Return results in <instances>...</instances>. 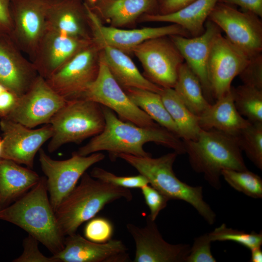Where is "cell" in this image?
I'll use <instances>...</instances> for the list:
<instances>
[{
  "instance_id": "cell-30",
  "label": "cell",
  "mask_w": 262,
  "mask_h": 262,
  "mask_svg": "<svg viewBox=\"0 0 262 262\" xmlns=\"http://www.w3.org/2000/svg\"><path fill=\"white\" fill-rule=\"evenodd\" d=\"M124 90L131 100L153 120L180 138L179 131L165 107L159 93L138 88Z\"/></svg>"
},
{
  "instance_id": "cell-20",
  "label": "cell",
  "mask_w": 262,
  "mask_h": 262,
  "mask_svg": "<svg viewBox=\"0 0 262 262\" xmlns=\"http://www.w3.org/2000/svg\"><path fill=\"white\" fill-rule=\"evenodd\" d=\"M23 54L9 35L0 33V83L18 97L39 76L33 63Z\"/></svg>"
},
{
  "instance_id": "cell-10",
  "label": "cell",
  "mask_w": 262,
  "mask_h": 262,
  "mask_svg": "<svg viewBox=\"0 0 262 262\" xmlns=\"http://www.w3.org/2000/svg\"><path fill=\"white\" fill-rule=\"evenodd\" d=\"M133 53L141 63L144 76L162 88H174L179 70L184 62L169 36L145 41L134 48Z\"/></svg>"
},
{
  "instance_id": "cell-12",
  "label": "cell",
  "mask_w": 262,
  "mask_h": 262,
  "mask_svg": "<svg viewBox=\"0 0 262 262\" xmlns=\"http://www.w3.org/2000/svg\"><path fill=\"white\" fill-rule=\"evenodd\" d=\"M49 0H12V30L9 35L32 61L47 30Z\"/></svg>"
},
{
  "instance_id": "cell-5",
  "label": "cell",
  "mask_w": 262,
  "mask_h": 262,
  "mask_svg": "<svg viewBox=\"0 0 262 262\" xmlns=\"http://www.w3.org/2000/svg\"><path fill=\"white\" fill-rule=\"evenodd\" d=\"M178 154L175 151L158 158L139 157L122 154L120 158L145 176L149 184L169 200H181L192 206L210 225L216 220V214L204 200L203 187L192 186L181 181L175 175L173 165Z\"/></svg>"
},
{
  "instance_id": "cell-38",
  "label": "cell",
  "mask_w": 262,
  "mask_h": 262,
  "mask_svg": "<svg viewBox=\"0 0 262 262\" xmlns=\"http://www.w3.org/2000/svg\"><path fill=\"white\" fill-rule=\"evenodd\" d=\"M140 189L150 211L148 215L151 220L155 221L160 212L167 206L170 200L149 184Z\"/></svg>"
},
{
  "instance_id": "cell-35",
  "label": "cell",
  "mask_w": 262,
  "mask_h": 262,
  "mask_svg": "<svg viewBox=\"0 0 262 262\" xmlns=\"http://www.w3.org/2000/svg\"><path fill=\"white\" fill-rule=\"evenodd\" d=\"M90 175L95 179L114 185L127 188H141L149 184L147 179L139 174L135 176H119L105 169L95 167L90 172Z\"/></svg>"
},
{
  "instance_id": "cell-8",
  "label": "cell",
  "mask_w": 262,
  "mask_h": 262,
  "mask_svg": "<svg viewBox=\"0 0 262 262\" xmlns=\"http://www.w3.org/2000/svg\"><path fill=\"white\" fill-rule=\"evenodd\" d=\"M100 49L95 42L86 46L46 79L59 95L77 99L97 77Z\"/></svg>"
},
{
  "instance_id": "cell-24",
  "label": "cell",
  "mask_w": 262,
  "mask_h": 262,
  "mask_svg": "<svg viewBox=\"0 0 262 262\" xmlns=\"http://www.w3.org/2000/svg\"><path fill=\"white\" fill-rule=\"evenodd\" d=\"M91 9L102 23L104 22L110 26L121 28L134 23L144 14L154 13L153 11L157 9V0H98Z\"/></svg>"
},
{
  "instance_id": "cell-31",
  "label": "cell",
  "mask_w": 262,
  "mask_h": 262,
  "mask_svg": "<svg viewBox=\"0 0 262 262\" xmlns=\"http://www.w3.org/2000/svg\"><path fill=\"white\" fill-rule=\"evenodd\" d=\"M231 90L239 113L251 123L262 122V89L243 84Z\"/></svg>"
},
{
  "instance_id": "cell-7",
  "label": "cell",
  "mask_w": 262,
  "mask_h": 262,
  "mask_svg": "<svg viewBox=\"0 0 262 262\" xmlns=\"http://www.w3.org/2000/svg\"><path fill=\"white\" fill-rule=\"evenodd\" d=\"M104 158L105 155L99 152L82 156L74 151L69 159L56 160L49 156L43 148L40 149L39 161L45 175L50 202L54 212L75 187L86 171Z\"/></svg>"
},
{
  "instance_id": "cell-17",
  "label": "cell",
  "mask_w": 262,
  "mask_h": 262,
  "mask_svg": "<svg viewBox=\"0 0 262 262\" xmlns=\"http://www.w3.org/2000/svg\"><path fill=\"white\" fill-rule=\"evenodd\" d=\"M135 245L134 262H185L190 246L171 244L164 240L155 221L146 217L143 227L131 223L126 225Z\"/></svg>"
},
{
  "instance_id": "cell-43",
  "label": "cell",
  "mask_w": 262,
  "mask_h": 262,
  "mask_svg": "<svg viewBox=\"0 0 262 262\" xmlns=\"http://www.w3.org/2000/svg\"><path fill=\"white\" fill-rule=\"evenodd\" d=\"M195 0H157V13L167 14L177 11Z\"/></svg>"
},
{
  "instance_id": "cell-15",
  "label": "cell",
  "mask_w": 262,
  "mask_h": 262,
  "mask_svg": "<svg viewBox=\"0 0 262 262\" xmlns=\"http://www.w3.org/2000/svg\"><path fill=\"white\" fill-rule=\"evenodd\" d=\"M3 141L1 158L33 169L36 154L53 133L50 124L32 129L6 117L0 118Z\"/></svg>"
},
{
  "instance_id": "cell-36",
  "label": "cell",
  "mask_w": 262,
  "mask_h": 262,
  "mask_svg": "<svg viewBox=\"0 0 262 262\" xmlns=\"http://www.w3.org/2000/svg\"><path fill=\"white\" fill-rule=\"evenodd\" d=\"M114 230L113 224L109 219L95 216L87 221L83 233L87 240L95 243H104L112 239Z\"/></svg>"
},
{
  "instance_id": "cell-44",
  "label": "cell",
  "mask_w": 262,
  "mask_h": 262,
  "mask_svg": "<svg viewBox=\"0 0 262 262\" xmlns=\"http://www.w3.org/2000/svg\"><path fill=\"white\" fill-rule=\"evenodd\" d=\"M251 250L250 262H262V250L261 247H258Z\"/></svg>"
},
{
  "instance_id": "cell-19",
  "label": "cell",
  "mask_w": 262,
  "mask_h": 262,
  "mask_svg": "<svg viewBox=\"0 0 262 262\" xmlns=\"http://www.w3.org/2000/svg\"><path fill=\"white\" fill-rule=\"evenodd\" d=\"M221 30L207 19L205 31L200 35L189 37L173 35L169 37L182 55L185 63L199 80L204 96L210 104L213 103L209 81L207 65L213 41Z\"/></svg>"
},
{
  "instance_id": "cell-29",
  "label": "cell",
  "mask_w": 262,
  "mask_h": 262,
  "mask_svg": "<svg viewBox=\"0 0 262 262\" xmlns=\"http://www.w3.org/2000/svg\"><path fill=\"white\" fill-rule=\"evenodd\" d=\"M174 89L188 109L198 117L211 104L198 78L185 62L180 67Z\"/></svg>"
},
{
  "instance_id": "cell-39",
  "label": "cell",
  "mask_w": 262,
  "mask_h": 262,
  "mask_svg": "<svg viewBox=\"0 0 262 262\" xmlns=\"http://www.w3.org/2000/svg\"><path fill=\"white\" fill-rule=\"evenodd\" d=\"M244 84L262 89V55L250 58L245 67L238 75Z\"/></svg>"
},
{
  "instance_id": "cell-26",
  "label": "cell",
  "mask_w": 262,
  "mask_h": 262,
  "mask_svg": "<svg viewBox=\"0 0 262 262\" xmlns=\"http://www.w3.org/2000/svg\"><path fill=\"white\" fill-rule=\"evenodd\" d=\"M218 1V0H195L171 13L144 14L138 21L172 23L182 27L191 36H197L204 32L205 22Z\"/></svg>"
},
{
  "instance_id": "cell-41",
  "label": "cell",
  "mask_w": 262,
  "mask_h": 262,
  "mask_svg": "<svg viewBox=\"0 0 262 262\" xmlns=\"http://www.w3.org/2000/svg\"><path fill=\"white\" fill-rule=\"evenodd\" d=\"M12 0H0V33L10 35L12 30Z\"/></svg>"
},
{
  "instance_id": "cell-42",
  "label": "cell",
  "mask_w": 262,
  "mask_h": 262,
  "mask_svg": "<svg viewBox=\"0 0 262 262\" xmlns=\"http://www.w3.org/2000/svg\"><path fill=\"white\" fill-rule=\"evenodd\" d=\"M219 2L229 5H236L245 11L262 17V0H218Z\"/></svg>"
},
{
  "instance_id": "cell-33",
  "label": "cell",
  "mask_w": 262,
  "mask_h": 262,
  "mask_svg": "<svg viewBox=\"0 0 262 262\" xmlns=\"http://www.w3.org/2000/svg\"><path fill=\"white\" fill-rule=\"evenodd\" d=\"M221 176L233 189L253 198H262V180L248 169L237 171L224 169Z\"/></svg>"
},
{
  "instance_id": "cell-22",
  "label": "cell",
  "mask_w": 262,
  "mask_h": 262,
  "mask_svg": "<svg viewBox=\"0 0 262 262\" xmlns=\"http://www.w3.org/2000/svg\"><path fill=\"white\" fill-rule=\"evenodd\" d=\"M46 27L47 30L93 40L85 7L82 0H49Z\"/></svg>"
},
{
  "instance_id": "cell-18",
  "label": "cell",
  "mask_w": 262,
  "mask_h": 262,
  "mask_svg": "<svg viewBox=\"0 0 262 262\" xmlns=\"http://www.w3.org/2000/svg\"><path fill=\"white\" fill-rule=\"evenodd\" d=\"M64 248L52 257L57 262H128V248L118 239L104 243L90 241L76 232L64 238Z\"/></svg>"
},
{
  "instance_id": "cell-34",
  "label": "cell",
  "mask_w": 262,
  "mask_h": 262,
  "mask_svg": "<svg viewBox=\"0 0 262 262\" xmlns=\"http://www.w3.org/2000/svg\"><path fill=\"white\" fill-rule=\"evenodd\" d=\"M212 242L232 241L238 243L251 250L260 247L262 245V232L254 231L250 233L244 230H239L228 228L225 224L215 228L212 232L208 233Z\"/></svg>"
},
{
  "instance_id": "cell-46",
  "label": "cell",
  "mask_w": 262,
  "mask_h": 262,
  "mask_svg": "<svg viewBox=\"0 0 262 262\" xmlns=\"http://www.w3.org/2000/svg\"><path fill=\"white\" fill-rule=\"evenodd\" d=\"M3 139L1 138H0V158H1V152L2 150V147H3Z\"/></svg>"
},
{
  "instance_id": "cell-37",
  "label": "cell",
  "mask_w": 262,
  "mask_h": 262,
  "mask_svg": "<svg viewBox=\"0 0 262 262\" xmlns=\"http://www.w3.org/2000/svg\"><path fill=\"white\" fill-rule=\"evenodd\" d=\"M211 242L208 233L196 237L185 262H216L211 252Z\"/></svg>"
},
{
  "instance_id": "cell-28",
  "label": "cell",
  "mask_w": 262,
  "mask_h": 262,
  "mask_svg": "<svg viewBox=\"0 0 262 262\" xmlns=\"http://www.w3.org/2000/svg\"><path fill=\"white\" fill-rule=\"evenodd\" d=\"M163 103L177 127L182 140H195L201 131L199 117L192 113L174 88H163L160 92Z\"/></svg>"
},
{
  "instance_id": "cell-32",
  "label": "cell",
  "mask_w": 262,
  "mask_h": 262,
  "mask_svg": "<svg viewBox=\"0 0 262 262\" xmlns=\"http://www.w3.org/2000/svg\"><path fill=\"white\" fill-rule=\"evenodd\" d=\"M234 137L242 151L262 170V122H251Z\"/></svg>"
},
{
  "instance_id": "cell-45",
  "label": "cell",
  "mask_w": 262,
  "mask_h": 262,
  "mask_svg": "<svg viewBox=\"0 0 262 262\" xmlns=\"http://www.w3.org/2000/svg\"><path fill=\"white\" fill-rule=\"evenodd\" d=\"M90 8L93 9L98 0H82Z\"/></svg>"
},
{
  "instance_id": "cell-23",
  "label": "cell",
  "mask_w": 262,
  "mask_h": 262,
  "mask_svg": "<svg viewBox=\"0 0 262 262\" xmlns=\"http://www.w3.org/2000/svg\"><path fill=\"white\" fill-rule=\"evenodd\" d=\"M95 43L99 47L100 55L110 73L124 90L138 88L158 93L162 91V88L141 73L128 54L105 43Z\"/></svg>"
},
{
  "instance_id": "cell-2",
  "label": "cell",
  "mask_w": 262,
  "mask_h": 262,
  "mask_svg": "<svg viewBox=\"0 0 262 262\" xmlns=\"http://www.w3.org/2000/svg\"><path fill=\"white\" fill-rule=\"evenodd\" d=\"M0 220L26 231L53 255L64 247V237L59 229L50 203L45 177L9 206L0 210Z\"/></svg>"
},
{
  "instance_id": "cell-11",
  "label": "cell",
  "mask_w": 262,
  "mask_h": 262,
  "mask_svg": "<svg viewBox=\"0 0 262 262\" xmlns=\"http://www.w3.org/2000/svg\"><path fill=\"white\" fill-rule=\"evenodd\" d=\"M208 19L226 34V38L250 58L262 54V22L260 17L218 2Z\"/></svg>"
},
{
  "instance_id": "cell-27",
  "label": "cell",
  "mask_w": 262,
  "mask_h": 262,
  "mask_svg": "<svg viewBox=\"0 0 262 262\" xmlns=\"http://www.w3.org/2000/svg\"><path fill=\"white\" fill-rule=\"evenodd\" d=\"M250 123L235 108L231 88L199 116V125L202 130L215 129L232 136Z\"/></svg>"
},
{
  "instance_id": "cell-6",
  "label": "cell",
  "mask_w": 262,
  "mask_h": 262,
  "mask_svg": "<svg viewBox=\"0 0 262 262\" xmlns=\"http://www.w3.org/2000/svg\"><path fill=\"white\" fill-rule=\"evenodd\" d=\"M53 133L48 145L52 153L67 143L80 144L103 130L105 121L101 105L87 99L67 100L52 118Z\"/></svg>"
},
{
  "instance_id": "cell-13",
  "label": "cell",
  "mask_w": 262,
  "mask_h": 262,
  "mask_svg": "<svg viewBox=\"0 0 262 262\" xmlns=\"http://www.w3.org/2000/svg\"><path fill=\"white\" fill-rule=\"evenodd\" d=\"M67 100L39 75L29 89L19 98L15 108L6 118L31 129L49 124Z\"/></svg>"
},
{
  "instance_id": "cell-14",
  "label": "cell",
  "mask_w": 262,
  "mask_h": 262,
  "mask_svg": "<svg viewBox=\"0 0 262 262\" xmlns=\"http://www.w3.org/2000/svg\"><path fill=\"white\" fill-rule=\"evenodd\" d=\"M250 59L221 33L214 38L210 51L207 71L213 99L227 93L234 78L239 75Z\"/></svg>"
},
{
  "instance_id": "cell-3",
  "label": "cell",
  "mask_w": 262,
  "mask_h": 262,
  "mask_svg": "<svg viewBox=\"0 0 262 262\" xmlns=\"http://www.w3.org/2000/svg\"><path fill=\"white\" fill-rule=\"evenodd\" d=\"M80 183L63 200L55 211L62 235L76 232L84 222L96 216L107 204L120 199L130 201L129 189L102 181L85 172Z\"/></svg>"
},
{
  "instance_id": "cell-16",
  "label": "cell",
  "mask_w": 262,
  "mask_h": 262,
  "mask_svg": "<svg viewBox=\"0 0 262 262\" xmlns=\"http://www.w3.org/2000/svg\"><path fill=\"white\" fill-rule=\"evenodd\" d=\"M84 5L89 19L93 40L95 42L105 43L128 54L132 53L134 48L150 39L173 35L190 36L185 29L175 24L133 29H123L104 25L96 13L85 4Z\"/></svg>"
},
{
  "instance_id": "cell-21",
  "label": "cell",
  "mask_w": 262,
  "mask_h": 262,
  "mask_svg": "<svg viewBox=\"0 0 262 262\" xmlns=\"http://www.w3.org/2000/svg\"><path fill=\"white\" fill-rule=\"evenodd\" d=\"M92 41L46 30L31 62L46 80Z\"/></svg>"
},
{
  "instance_id": "cell-1",
  "label": "cell",
  "mask_w": 262,
  "mask_h": 262,
  "mask_svg": "<svg viewBox=\"0 0 262 262\" xmlns=\"http://www.w3.org/2000/svg\"><path fill=\"white\" fill-rule=\"evenodd\" d=\"M102 106L105 117L103 131L76 152L87 156L101 151L108 152L112 159L122 154L139 157L151 156L144 146L153 142L172 149L178 155L185 153L181 138L160 125L146 127L120 119L110 109Z\"/></svg>"
},
{
  "instance_id": "cell-9",
  "label": "cell",
  "mask_w": 262,
  "mask_h": 262,
  "mask_svg": "<svg viewBox=\"0 0 262 262\" xmlns=\"http://www.w3.org/2000/svg\"><path fill=\"white\" fill-rule=\"evenodd\" d=\"M79 98L96 102L116 113L121 120L139 126L159 125L131 100L110 73L100 54L97 77Z\"/></svg>"
},
{
  "instance_id": "cell-4",
  "label": "cell",
  "mask_w": 262,
  "mask_h": 262,
  "mask_svg": "<svg viewBox=\"0 0 262 262\" xmlns=\"http://www.w3.org/2000/svg\"><path fill=\"white\" fill-rule=\"evenodd\" d=\"M182 141L193 170L202 173L216 189L221 187L222 170L248 169L234 136L215 129L201 130L196 140Z\"/></svg>"
},
{
  "instance_id": "cell-25",
  "label": "cell",
  "mask_w": 262,
  "mask_h": 262,
  "mask_svg": "<svg viewBox=\"0 0 262 262\" xmlns=\"http://www.w3.org/2000/svg\"><path fill=\"white\" fill-rule=\"evenodd\" d=\"M39 175L9 159L0 158V210L21 197L39 181Z\"/></svg>"
},
{
  "instance_id": "cell-40",
  "label": "cell",
  "mask_w": 262,
  "mask_h": 262,
  "mask_svg": "<svg viewBox=\"0 0 262 262\" xmlns=\"http://www.w3.org/2000/svg\"><path fill=\"white\" fill-rule=\"evenodd\" d=\"M39 242L28 235L23 241V251L22 254L13 261L14 262H57L52 256L48 257L39 250Z\"/></svg>"
}]
</instances>
